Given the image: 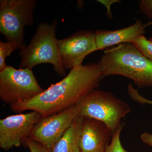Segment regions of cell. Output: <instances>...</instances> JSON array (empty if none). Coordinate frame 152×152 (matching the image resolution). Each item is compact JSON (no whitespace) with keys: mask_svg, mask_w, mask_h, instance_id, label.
I'll return each mask as SVG.
<instances>
[{"mask_svg":"<svg viewBox=\"0 0 152 152\" xmlns=\"http://www.w3.org/2000/svg\"><path fill=\"white\" fill-rule=\"evenodd\" d=\"M140 103L141 104H152V101L147 99L144 97L142 98L141 100Z\"/></svg>","mask_w":152,"mask_h":152,"instance_id":"cell-20","label":"cell"},{"mask_svg":"<svg viewBox=\"0 0 152 152\" xmlns=\"http://www.w3.org/2000/svg\"><path fill=\"white\" fill-rule=\"evenodd\" d=\"M44 90L30 68L8 66L0 72V98L10 106L29 101Z\"/></svg>","mask_w":152,"mask_h":152,"instance_id":"cell-6","label":"cell"},{"mask_svg":"<svg viewBox=\"0 0 152 152\" xmlns=\"http://www.w3.org/2000/svg\"><path fill=\"white\" fill-rule=\"evenodd\" d=\"M140 12L149 19H152V0H141L138 2Z\"/></svg>","mask_w":152,"mask_h":152,"instance_id":"cell-17","label":"cell"},{"mask_svg":"<svg viewBox=\"0 0 152 152\" xmlns=\"http://www.w3.org/2000/svg\"><path fill=\"white\" fill-rule=\"evenodd\" d=\"M58 23L54 20L51 23H42L38 25L30 44L20 50V68L32 69L37 65L51 64L58 75L65 76L58 46L56 31Z\"/></svg>","mask_w":152,"mask_h":152,"instance_id":"cell-3","label":"cell"},{"mask_svg":"<svg viewBox=\"0 0 152 152\" xmlns=\"http://www.w3.org/2000/svg\"><path fill=\"white\" fill-rule=\"evenodd\" d=\"M83 118L78 116L51 152H81L79 147Z\"/></svg>","mask_w":152,"mask_h":152,"instance_id":"cell-12","label":"cell"},{"mask_svg":"<svg viewBox=\"0 0 152 152\" xmlns=\"http://www.w3.org/2000/svg\"><path fill=\"white\" fill-rule=\"evenodd\" d=\"M103 78L99 63L78 66L60 82L52 84L35 97L25 102L10 106L16 113L37 111L43 118L54 115L78 104L96 90Z\"/></svg>","mask_w":152,"mask_h":152,"instance_id":"cell-1","label":"cell"},{"mask_svg":"<svg viewBox=\"0 0 152 152\" xmlns=\"http://www.w3.org/2000/svg\"><path fill=\"white\" fill-rule=\"evenodd\" d=\"M98 63L103 78L122 76L132 80L139 88L152 87V62L132 43L105 50Z\"/></svg>","mask_w":152,"mask_h":152,"instance_id":"cell-2","label":"cell"},{"mask_svg":"<svg viewBox=\"0 0 152 152\" xmlns=\"http://www.w3.org/2000/svg\"><path fill=\"white\" fill-rule=\"evenodd\" d=\"M113 136L102 122L83 118L79 142L80 152H104Z\"/></svg>","mask_w":152,"mask_h":152,"instance_id":"cell-10","label":"cell"},{"mask_svg":"<svg viewBox=\"0 0 152 152\" xmlns=\"http://www.w3.org/2000/svg\"><path fill=\"white\" fill-rule=\"evenodd\" d=\"M149 41H150V42H151L152 43V37H151L149 38V39H148Z\"/></svg>","mask_w":152,"mask_h":152,"instance_id":"cell-21","label":"cell"},{"mask_svg":"<svg viewBox=\"0 0 152 152\" xmlns=\"http://www.w3.org/2000/svg\"><path fill=\"white\" fill-rule=\"evenodd\" d=\"M23 142L28 148L30 152H51L50 151L44 146L43 145L33 140L29 137L25 139Z\"/></svg>","mask_w":152,"mask_h":152,"instance_id":"cell-16","label":"cell"},{"mask_svg":"<svg viewBox=\"0 0 152 152\" xmlns=\"http://www.w3.org/2000/svg\"><path fill=\"white\" fill-rule=\"evenodd\" d=\"M140 138L143 142L152 147V134L145 132L141 135Z\"/></svg>","mask_w":152,"mask_h":152,"instance_id":"cell-18","label":"cell"},{"mask_svg":"<svg viewBox=\"0 0 152 152\" xmlns=\"http://www.w3.org/2000/svg\"><path fill=\"white\" fill-rule=\"evenodd\" d=\"M79 115L102 122L113 133L122 123L121 121L131 112L130 107L112 93L96 89L78 104Z\"/></svg>","mask_w":152,"mask_h":152,"instance_id":"cell-4","label":"cell"},{"mask_svg":"<svg viewBox=\"0 0 152 152\" xmlns=\"http://www.w3.org/2000/svg\"><path fill=\"white\" fill-rule=\"evenodd\" d=\"M43 117L35 111L9 116L0 120V147L8 150L19 147L29 137L34 127Z\"/></svg>","mask_w":152,"mask_h":152,"instance_id":"cell-9","label":"cell"},{"mask_svg":"<svg viewBox=\"0 0 152 152\" xmlns=\"http://www.w3.org/2000/svg\"><path fill=\"white\" fill-rule=\"evenodd\" d=\"M147 26L141 21L137 20L134 24L124 28L114 31L96 30L95 39L98 50H103L115 45L132 43L137 38L144 35Z\"/></svg>","mask_w":152,"mask_h":152,"instance_id":"cell-11","label":"cell"},{"mask_svg":"<svg viewBox=\"0 0 152 152\" xmlns=\"http://www.w3.org/2000/svg\"><path fill=\"white\" fill-rule=\"evenodd\" d=\"M58 48L64 67L70 70L82 65L88 55L98 50L95 32L83 30L58 40Z\"/></svg>","mask_w":152,"mask_h":152,"instance_id":"cell-8","label":"cell"},{"mask_svg":"<svg viewBox=\"0 0 152 152\" xmlns=\"http://www.w3.org/2000/svg\"><path fill=\"white\" fill-rule=\"evenodd\" d=\"M37 0H1L0 32L8 42L18 45L19 50L26 45L24 29L34 23Z\"/></svg>","mask_w":152,"mask_h":152,"instance_id":"cell-5","label":"cell"},{"mask_svg":"<svg viewBox=\"0 0 152 152\" xmlns=\"http://www.w3.org/2000/svg\"><path fill=\"white\" fill-rule=\"evenodd\" d=\"M18 49H19V47L15 43L0 41V72L8 66L6 64L7 57L10 56L13 52Z\"/></svg>","mask_w":152,"mask_h":152,"instance_id":"cell-13","label":"cell"},{"mask_svg":"<svg viewBox=\"0 0 152 152\" xmlns=\"http://www.w3.org/2000/svg\"><path fill=\"white\" fill-rule=\"evenodd\" d=\"M79 104L54 115L42 118L34 127L29 137L51 152L54 146L79 115Z\"/></svg>","mask_w":152,"mask_h":152,"instance_id":"cell-7","label":"cell"},{"mask_svg":"<svg viewBox=\"0 0 152 152\" xmlns=\"http://www.w3.org/2000/svg\"><path fill=\"white\" fill-rule=\"evenodd\" d=\"M152 25V22H150L149 23L147 24V26H149V25Z\"/></svg>","mask_w":152,"mask_h":152,"instance_id":"cell-22","label":"cell"},{"mask_svg":"<svg viewBox=\"0 0 152 152\" xmlns=\"http://www.w3.org/2000/svg\"><path fill=\"white\" fill-rule=\"evenodd\" d=\"M98 1L102 3V4L105 6L107 10L108 15L110 16H112L110 11L111 5L114 3L118 2L120 1H118V0L117 1V0H113V1H102V0H100V1Z\"/></svg>","mask_w":152,"mask_h":152,"instance_id":"cell-19","label":"cell"},{"mask_svg":"<svg viewBox=\"0 0 152 152\" xmlns=\"http://www.w3.org/2000/svg\"><path fill=\"white\" fill-rule=\"evenodd\" d=\"M124 123L113 134L110 144L104 152H128L124 148L120 140L121 132L124 126Z\"/></svg>","mask_w":152,"mask_h":152,"instance_id":"cell-15","label":"cell"},{"mask_svg":"<svg viewBox=\"0 0 152 152\" xmlns=\"http://www.w3.org/2000/svg\"><path fill=\"white\" fill-rule=\"evenodd\" d=\"M132 44L143 56L152 62V43L147 39L145 36L137 38Z\"/></svg>","mask_w":152,"mask_h":152,"instance_id":"cell-14","label":"cell"}]
</instances>
